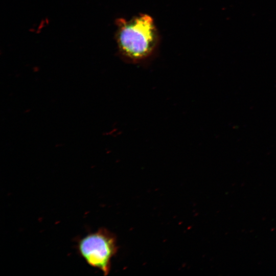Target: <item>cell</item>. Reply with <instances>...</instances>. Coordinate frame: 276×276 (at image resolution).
<instances>
[{"instance_id": "1", "label": "cell", "mask_w": 276, "mask_h": 276, "mask_svg": "<svg viewBox=\"0 0 276 276\" xmlns=\"http://www.w3.org/2000/svg\"><path fill=\"white\" fill-rule=\"evenodd\" d=\"M116 41L119 52L126 60L140 63L154 53L157 32L153 18L142 14L129 20L118 19Z\"/></svg>"}, {"instance_id": "2", "label": "cell", "mask_w": 276, "mask_h": 276, "mask_svg": "<svg viewBox=\"0 0 276 276\" xmlns=\"http://www.w3.org/2000/svg\"><path fill=\"white\" fill-rule=\"evenodd\" d=\"M79 254L90 266L98 268L107 275L110 272L111 260L118 250L113 234L101 228L78 241Z\"/></svg>"}]
</instances>
